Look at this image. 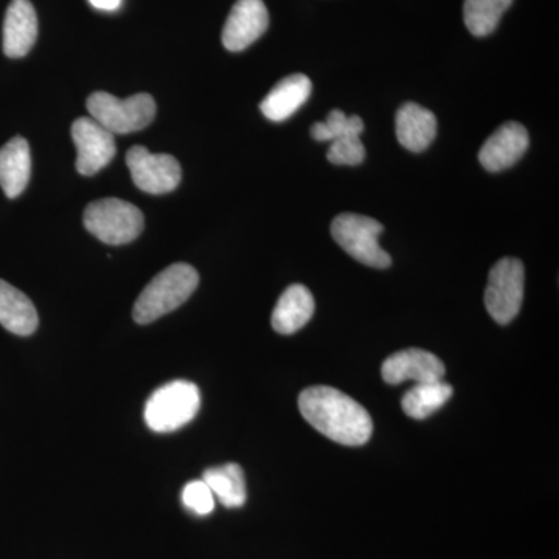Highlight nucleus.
Returning <instances> with one entry per match:
<instances>
[{
    "instance_id": "7",
    "label": "nucleus",
    "mask_w": 559,
    "mask_h": 559,
    "mask_svg": "<svg viewBox=\"0 0 559 559\" xmlns=\"http://www.w3.org/2000/svg\"><path fill=\"white\" fill-rule=\"evenodd\" d=\"M525 267L521 260L502 259L489 271L485 290L488 314L499 325H509L520 314L524 300Z\"/></svg>"
},
{
    "instance_id": "14",
    "label": "nucleus",
    "mask_w": 559,
    "mask_h": 559,
    "mask_svg": "<svg viewBox=\"0 0 559 559\" xmlns=\"http://www.w3.org/2000/svg\"><path fill=\"white\" fill-rule=\"evenodd\" d=\"M312 91L311 80L301 73L286 76L261 102L263 116L271 121H285L308 102Z\"/></svg>"
},
{
    "instance_id": "22",
    "label": "nucleus",
    "mask_w": 559,
    "mask_h": 559,
    "mask_svg": "<svg viewBox=\"0 0 559 559\" xmlns=\"http://www.w3.org/2000/svg\"><path fill=\"white\" fill-rule=\"evenodd\" d=\"M364 131V121L358 116L347 117L340 109H333L325 121L312 124L311 135L318 142H333L345 135H360Z\"/></svg>"
},
{
    "instance_id": "2",
    "label": "nucleus",
    "mask_w": 559,
    "mask_h": 559,
    "mask_svg": "<svg viewBox=\"0 0 559 559\" xmlns=\"http://www.w3.org/2000/svg\"><path fill=\"white\" fill-rule=\"evenodd\" d=\"M200 285V274L187 263H175L151 280L135 300L132 318L140 325L154 322L190 299Z\"/></svg>"
},
{
    "instance_id": "17",
    "label": "nucleus",
    "mask_w": 559,
    "mask_h": 559,
    "mask_svg": "<svg viewBox=\"0 0 559 559\" xmlns=\"http://www.w3.org/2000/svg\"><path fill=\"white\" fill-rule=\"evenodd\" d=\"M31 171V145L27 140L14 138L0 148V187L10 200L27 189Z\"/></svg>"
},
{
    "instance_id": "18",
    "label": "nucleus",
    "mask_w": 559,
    "mask_h": 559,
    "mask_svg": "<svg viewBox=\"0 0 559 559\" xmlns=\"http://www.w3.org/2000/svg\"><path fill=\"white\" fill-rule=\"evenodd\" d=\"M38 312L33 301L0 280V325L17 336H31L38 329Z\"/></svg>"
},
{
    "instance_id": "25",
    "label": "nucleus",
    "mask_w": 559,
    "mask_h": 559,
    "mask_svg": "<svg viewBox=\"0 0 559 559\" xmlns=\"http://www.w3.org/2000/svg\"><path fill=\"white\" fill-rule=\"evenodd\" d=\"M123 0H90V3L94 9L102 11H117L121 7Z\"/></svg>"
},
{
    "instance_id": "1",
    "label": "nucleus",
    "mask_w": 559,
    "mask_h": 559,
    "mask_svg": "<svg viewBox=\"0 0 559 559\" xmlns=\"http://www.w3.org/2000/svg\"><path fill=\"white\" fill-rule=\"evenodd\" d=\"M299 407L312 428L344 447H362L373 433V421L366 407L329 385L304 390Z\"/></svg>"
},
{
    "instance_id": "13",
    "label": "nucleus",
    "mask_w": 559,
    "mask_h": 559,
    "mask_svg": "<svg viewBox=\"0 0 559 559\" xmlns=\"http://www.w3.org/2000/svg\"><path fill=\"white\" fill-rule=\"evenodd\" d=\"M38 38V16L31 0H11L3 21V53L22 58Z\"/></svg>"
},
{
    "instance_id": "20",
    "label": "nucleus",
    "mask_w": 559,
    "mask_h": 559,
    "mask_svg": "<svg viewBox=\"0 0 559 559\" xmlns=\"http://www.w3.org/2000/svg\"><path fill=\"white\" fill-rule=\"evenodd\" d=\"M452 390L448 382H423L404 393L401 400L404 414L414 419H425L440 411L451 400Z\"/></svg>"
},
{
    "instance_id": "6",
    "label": "nucleus",
    "mask_w": 559,
    "mask_h": 559,
    "mask_svg": "<svg viewBox=\"0 0 559 559\" xmlns=\"http://www.w3.org/2000/svg\"><path fill=\"white\" fill-rule=\"evenodd\" d=\"M381 223L369 216L342 213L331 224V235L348 255L366 266L385 270L392 259L380 246Z\"/></svg>"
},
{
    "instance_id": "9",
    "label": "nucleus",
    "mask_w": 559,
    "mask_h": 559,
    "mask_svg": "<svg viewBox=\"0 0 559 559\" xmlns=\"http://www.w3.org/2000/svg\"><path fill=\"white\" fill-rule=\"evenodd\" d=\"M72 139L76 146V170L83 176L97 175L116 157L117 146L112 132L92 117H81L73 121Z\"/></svg>"
},
{
    "instance_id": "3",
    "label": "nucleus",
    "mask_w": 559,
    "mask_h": 559,
    "mask_svg": "<svg viewBox=\"0 0 559 559\" xmlns=\"http://www.w3.org/2000/svg\"><path fill=\"white\" fill-rule=\"evenodd\" d=\"M201 407V392L190 381H173L162 385L150 396L145 406V421L154 432H175L189 425Z\"/></svg>"
},
{
    "instance_id": "4",
    "label": "nucleus",
    "mask_w": 559,
    "mask_h": 559,
    "mask_svg": "<svg viewBox=\"0 0 559 559\" xmlns=\"http://www.w3.org/2000/svg\"><path fill=\"white\" fill-rule=\"evenodd\" d=\"M92 119L116 134H131L148 127L156 117V102L148 94L117 98L108 92H95L87 98Z\"/></svg>"
},
{
    "instance_id": "19",
    "label": "nucleus",
    "mask_w": 559,
    "mask_h": 559,
    "mask_svg": "<svg viewBox=\"0 0 559 559\" xmlns=\"http://www.w3.org/2000/svg\"><path fill=\"white\" fill-rule=\"evenodd\" d=\"M202 480L227 509H240L245 506L248 498L245 471L237 463H226V465L210 468L202 474Z\"/></svg>"
},
{
    "instance_id": "16",
    "label": "nucleus",
    "mask_w": 559,
    "mask_h": 559,
    "mask_svg": "<svg viewBox=\"0 0 559 559\" xmlns=\"http://www.w3.org/2000/svg\"><path fill=\"white\" fill-rule=\"evenodd\" d=\"M395 121L399 142L412 153L425 151L436 139V116L417 103H406L401 106Z\"/></svg>"
},
{
    "instance_id": "21",
    "label": "nucleus",
    "mask_w": 559,
    "mask_h": 559,
    "mask_svg": "<svg viewBox=\"0 0 559 559\" xmlns=\"http://www.w3.org/2000/svg\"><path fill=\"white\" fill-rule=\"evenodd\" d=\"M513 0H465L463 20L474 36L491 35Z\"/></svg>"
},
{
    "instance_id": "8",
    "label": "nucleus",
    "mask_w": 559,
    "mask_h": 559,
    "mask_svg": "<svg viewBox=\"0 0 559 559\" xmlns=\"http://www.w3.org/2000/svg\"><path fill=\"white\" fill-rule=\"evenodd\" d=\"M127 165L138 189L150 194H165L178 189L182 170L170 154H153L145 146H132Z\"/></svg>"
},
{
    "instance_id": "10",
    "label": "nucleus",
    "mask_w": 559,
    "mask_h": 559,
    "mask_svg": "<svg viewBox=\"0 0 559 559\" xmlns=\"http://www.w3.org/2000/svg\"><path fill=\"white\" fill-rule=\"evenodd\" d=\"M270 27V13L263 0H237L223 28L227 50L242 51L252 46Z\"/></svg>"
},
{
    "instance_id": "12",
    "label": "nucleus",
    "mask_w": 559,
    "mask_h": 559,
    "mask_svg": "<svg viewBox=\"0 0 559 559\" xmlns=\"http://www.w3.org/2000/svg\"><path fill=\"white\" fill-rule=\"evenodd\" d=\"M528 132L518 121H507L489 135L479 153L481 167L498 173L513 167L528 150Z\"/></svg>"
},
{
    "instance_id": "24",
    "label": "nucleus",
    "mask_w": 559,
    "mask_h": 559,
    "mask_svg": "<svg viewBox=\"0 0 559 559\" xmlns=\"http://www.w3.org/2000/svg\"><path fill=\"white\" fill-rule=\"evenodd\" d=\"M182 502L193 513L205 516L215 510V496L204 480H193L182 491Z\"/></svg>"
},
{
    "instance_id": "11",
    "label": "nucleus",
    "mask_w": 559,
    "mask_h": 559,
    "mask_svg": "<svg viewBox=\"0 0 559 559\" xmlns=\"http://www.w3.org/2000/svg\"><path fill=\"white\" fill-rule=\"evenodd\" d=\"M444 371L447 369L440 358L419 348L395 353L381 367L382 380L390 385H399L404 381H415V384L443 381Z\"/></svg>"
},
{
    "instance_id": "15",
    "label": "nucleus",
    "mask_w": 559,
    "mask_h": 559,
    "mask_svg": "<svg viewBox=\"0 0 559 559\" xmlns=\"http://www.w3.org/2000/svg\"><path fill=\"white\" fill-rule=\"evenodd\" d=\"M316 304L311 290L304 285H290L280 296L272 312V329L278 334H294L304 329L314 314Z\"/></svg>"
},
{
    "instance_id": "5",
    "label": "nucleus",
    "mask_w": 559,
    "mask_h": 559,
    "mask_svg": "<svg viewBox=\"0 0 559 559\" xmlns=\"http://www.w3.org/2000/svg\"><path fill=\"white\" fill-rule=\"evenodd\" d=\"M84 226L106 245H128L142 234L143 213L131 202L105 198L84 210Z\"/></svg>"
},
{
    "instance_id": "23",
    "label": "nucleus",
    "mask_w": 559,
    "mask_h": 559,
    "mask_svg": "<svg viewBox=\"0 0 559 559\" xmlns=\"http://www.w3.org/2000/svg\"><path fill=\"white\" fill-rule=\"evenodd\" d=\"M326 159L334 165H359L366 159V148H364L360 135H345L331 142Z\"/></svg>"
}]
</instances>
